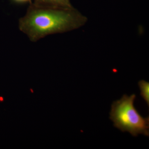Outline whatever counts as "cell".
Segmentation results:
<instances>
[{
	"label": "cell",
	"instance_id": "obj_1",
	"mask_svg": "<svg viewBox=\"0 0 149 149\" xmlns=\"http://www.w3.org/2000/svg\"><path fill=\"white\" fill-rule=\"evenodd\" d=\"M87 19L74 8L44 7L30 3L25 16L19 21V28L35 42L46 36L63 33L83 26Z\"/></svg>",
	"mask_w": 149,
	"mask_h": 149
},
{
	"label": "cell",
	"instance_id": "obj_2",
	"mask_svg": "<svg viewBox=\"0 0 149 149\" xmlns=\"http://www.w3.org/2000/svg\"><path fill=\"white\" fill-rule=\"evenodd\" d=\"M135 94L124 95L120 100L113 102L110 119L115 127L122 132H128L133 136L139 134L149 136V118L141 116L134 105Z\"/></svg>",
	"mask_w": 149,
	"mask_h": 149
},
{
	"label": "cell",
	"instance_id": "obj_3",
	"mask_svg": "<svg viewBox=\"0 0 149 149\" xmlns=\"http://www.w3.org/2000/svg\"><path fill=\"white\" fill-rule=\"evenodd\" d=\"M34 1L33 3L38 6L68 9L74 8L69 0H34Z\"/></svg>",
	"mask_w": 149,
	"mask_h": 149
},
{
	"label": "cell",
	"instance_id": "obj_4",
	"mask_svg": "<svg viewBox=\"0 0 149 149\" xmlns=\"http://www.w3.org/2000/svg\"><path fill=\"white\" fill-rule=\"evenodd\" d=\"M139 85L141 90V95L146 102L149 106V83L144 80H141L139 82Z\"/></svg>",
	"mask_w": 149,
	"mask_h": 149
},
{
	"label": "cell",
	"instance_id": "obj_5",
	"mask_svg": "<svg viewBox=\"0 0 149 149\" xmlns=\"http://www.w3.org/2000/svg\"><path fill=\"white\" fill-rule=\"evenodd\" d=\"M12 1H13L15 3H17L24 4L27 3H31L32 0H12Z\"/></svg>",
	"mask_w": 149,
	"mask_h": 149
},
{
	"label": "cell",
	"instance_id": "obj_6",
	"mask_svg": "<svg viewBox=\"0 0 149 149\" xmlns=\"http://www.w3.org/2000/svg\"><path fill=\"white\" fill-rule=\"evenodd\" d=\"M3 101V99L2 97H0V101Z\"/></svg>",
	"mask_w": 149,
	"mask_h": 149
},
{
	"label": "cell",
	"instance_id": "obj_7",
	"mask_svg": "<svg viewBox=\"0 0 149 149\" xmlns=\"http://www.w3.org/2000/svg\"><path fill=\"white\" fill-rule=\"evenodd\" d=\"M31 91H32V93H33V91H32V89H31Z\"/></svg>",
	"mask_w": 149,
	"mask_h": 149
}]
</instances>
